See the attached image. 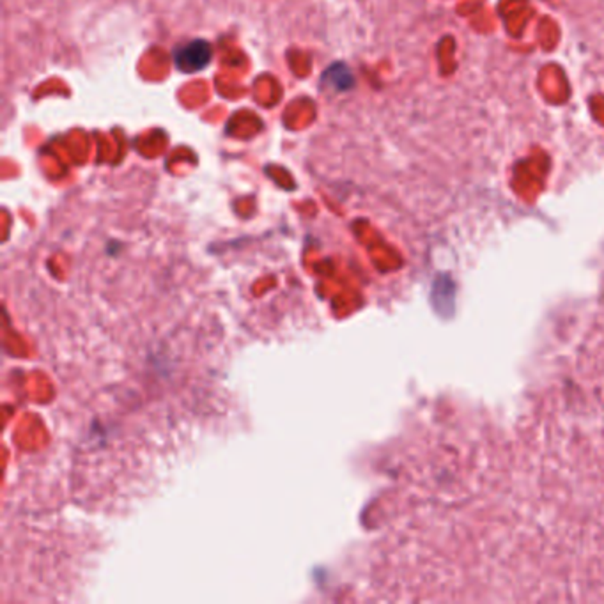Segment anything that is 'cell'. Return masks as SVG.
<instances>
[{
  "label": "cell",
  "mask_w": 604,
  "mask_h": 604,
  "mask_svg": "<svg viewBox=\"0 0 604 604\" xmlns=\"http://www.w3.org/2000/svg\"><path fill=\"white\" fill-rule=\"evenodd\" d=\"M323 84H327L328 89L336 90H347L354 84V79L345 64H334L323 73Z\"/></svg>",
  "instance_id": "cell-2"
},
{
  "label": "cell",
  "mask_w": 604,
  "mask_h": 604,
  "mask_svg": "<svg viewBox=\"0 0 604 604\" xmlns=\"http://www.w3.org/2000/svg\"><path fill=\"white\" fill-rule=\"evenodd\" d=\"M211 57H213L211 45L204 39L190 41L183 45L181 48H177L174 54L177 70H181L183 73H190V75L206 70L211 63Z\"/></svg>",
  "instance_id": "cell-1"
}]
</instances>
